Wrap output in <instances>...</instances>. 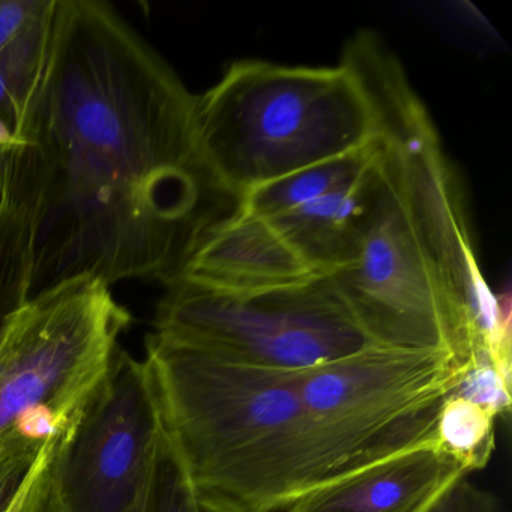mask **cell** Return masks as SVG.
Wrapping results in <instances>:
<instances>
[{"label":"cell","mask_w":512,"mask_h":512,"mask_svg":"<svg viewBox=\"0 0 512 512\" xmlns=\"http://www.w3.org/2000/svg\"><path fill=\"white\" fill-rule=\"evenodd\" d=\"M133 512H200L199 494L164 428Z\"/></svg>","instance_id":"cell-16"},{"label":"cell","mask_w":512,"mask_h":512,"mask_svg":"<svg viewBox=\"0 0 512 512\" xmlns=\"http://www.w3.org/2000/svg\"><path fill=\"white\" fill-rule=\"evenodd\" d=\"M2 155L4 154H0V163H2Z\"/></svg>","instance_id":"cell-21"},{"label":"cell","mask_w":512,"mask_h":512,"mask_svg":"<svg viewBox=\"0 0 512 512\" xmlns=\"http://www.w3.org/2000/svg\"><path fill=\"white\" fill-rule=\"evenodd\" d=\"M377 155L379 142L376 139L358 151L314 164L248 191L239 197L235 211L262 220L286 214L359 181L374 166Z\"/></svg>","instance_id":"cell-13"},{"label":"cell","mask_w":512,"mask_h":512,"mask_svg":"<svg viewBox=\"0 0 512 512\" xmlns=\"http://www.w3.org/2000/svg\"><path fill=\"white\" fill-rule=\"evenodd\" d=\"M376 166L377 160L359 181L347 187L269 218L278 235L316 277H331L352 262L373 205Z\"/></svg>","instance_id":"cell-11"},{"label":"cell","mask_w":512,"mask_h":512,"mask_svg":"<svg viewBox=\"0 0 512 512\" xmlns=\"http://www.w3.org/2000/svg\"><path fill=\"white\" fill-rule=\"evenodd\" d=\"M25 145H28V143H23L22 140L17 139L13 131L4 122L0 121V154H7V152L13 151V149Z\"/></svg>","instance_id":"cell-18"},{"label":"cell","mask_w":512,"mask_h":512,"mask_svg":"<svg viewBox=\"0 0 512 512\" xmlns=\"http://www.w3.org/2000/svg\"><path fill=\"white\" fill-rule=\"evenodd\" d=\"M203 160L239 197L314 164L371 145L376 112L352 68L238 61L196 97Z\"/></svg>","instance_id":"cell-4"},{"label":"cell","mask_w":512,"mask_h":512,"mask_svg":"<svg viewBox=\"0 0 512 512\" xmlns=\"http://www.w3.org/2000/svg\"><path fill=\"white\" fill-rule=\"evenodd\" d=\"M166 286L155 334L236 364L302 371L371 346L328 278L262 292Z\"/></svg>","instance_id":"cell-7"},{"label":"cell","mask_w":512,"mask_h":512,"mask_svg":"<svg viewBox=\"0 0 512 512\" xmlns=\"http://www.w3.org/2000/svg\"><path fill=\"white\" fill-rule=\"evenodd\" d=\"M109 284L80 274L37 293L0 337V451L64 439L130 325Z\"/></svg>","instance_id":"cell-5"},{"label":"cell","mask_w":512,"mask_h":512,"mask_svg":"<svg viewBox=\"0 0 512 512\" xmlns=\"http://www.w3.org/2000/svg\"><path fill=\"white\" fill-rule=\"evenodd\" d=\"M25 140L41 167L31 298L80 274L167 283L223 218L196 97L103 2L58 0Z\"/></svg>","instance_id":"cell-1"},{"label":"cell","mask_w":512,"mask_h":512,"mask_svg":"<svg viewBox=\"0 0 512 512\" xmlns=\"http://www.w3.org/2000/svg\"><path fill=\"white\" fill-rule=\"evenodd\" d=\"M460 374L446 353L376 344L298 371L334 479L436 440L440 409Z\"/></svg>","instance_id":"cell-6"},{"label":"cell","mask_w":512,"mask_h":512,"mask_svg":"<svg viewBox=\"0 0 512 512\" xmlns=\"http://www.w3.org/2000/svg\"><path fill=\"white\" fill-rule=\"evenodd\" d=\"M428 512H505L496 493L464 476Z\"/></svg>","instance_id":"cell-17"},{"label":"cell","mask_w":512,"mask_h":512,"mask_svg":"<svg viewBox=\"0 0 512 512\" xmlns=\"http://www.w3.org/2000/svg\"><path fill=\"white\" fill-rule=\"evenodd\" d=\"M58 0H43L31 22L0 46V121L23 143L52 46Z\"/></svg>","instance_id":"cell-12"},{"label":"cell","mask_w":512,"mask_h":512,"mask_svg":"<svg viewBox=\"0 0 512 512\" xmlns=\"http://www.w3.org/2000/svg\"><path fill=\"white\" fill-rule=\"evenodd\" d=\"M200 512H250L230 503L221 502V500L205 499L199 497Z\"/></svg>","instance_id":"cell-19"},{"label":"cell","mask_w":512,"mask_h":512,"mask_svg":"<svg viewBox=\"0 0 512 512\" xmlns=\"http://www.w3.org/2000/svg\"><path fill=\"white\" fill-rule=\"evenodd\" d=\"M379 124L376 193L355 256L328 278L371 344L443 352L461 373L511 349V307L473 250L463 194L398 59L370 32L347 41Z\"/></svg>","instance_id":"cell-2"},{"label":"cell","mask_w":512,"mask_h":512,"mask_svg":"<svg viewBox=\"0 0 512 512\" xmlns=\"http://www.w3.org/2000/svg\"><path fill=\"white\" fill-rule=\"evenodd\" d=\"M34 268V229L14 215H0V337L31 299Z\"/></svg>","instance_id":"cell-15"},{"label":"cell","mask_w":512,"mask_h":512,"mask_svg":"<svg viewBox=\"0 0 512 512\" xmlns=\"http://www.w3.org/2000/svg\"><path fill=\"white\" fill-rule=\"evenodd\" d=\"M467 475L436 440L325 482L287 512H428Z\"/></svg>","instance_id":"cell-9"},{"label":"cell","mask_w":512,"mask_h":512,"mask_svg":"<svg viewBox=\"0 0 512 512\" xmlns=\"http://www.w3.org/2000/svg\"><path fill=\"white\" fill-rule=\"evenodd\" d=\"M176 277L226 292H262L320 278L268 220L236 211L203 232Z\"/></svg>","instance_id":"cell-10"},{"label":"cell","mask_w":512,"mask_h":512,"mask_svg":"<svg viewBox=\"0 0 512 512\" xmlns=\"http://www.w3.org/2000/svg\"><path fill=\"white\" fill-rule=\"evenodd\" d=\"M497 419L484 407L448 394L437 418L436 443L470 475L493 455Z\"/></svg>","instance_id":"cell-14"},{"label":"cell","mask_w":512,"mask_h":512,"mask_svg":"<svg viewBox=\"0 0 512 512\" xmlns=\"http://www.w3.org/2000/svg\"><path fill=\"white\" fill-rule=\"evenodd\" d=\"M146 353L164 431L199 497L275 512L334 479L298 371L236 364L155 332Z\"/></svg>","instance_id":"cell-3"},{"label":"cell","mask_w":512,"mask_h":512,"mask_svg":"<svg viewBox=\"0 0 512 512\" xmlns=\"http://www.w3.org/2000/svg\"><path fill=\"white\" fill-rule=\"evenodd\" d=\"M20 512H43V509H25V511Z\"/></svg>","instance_id":"cell-20"},{"label":"cell","mask_w":512,"mask_h":512,"mask_svg":"<svg viewBox=\"0 0 512 512\" xmlns=\"http://www.w3.org/2000/svg\"><path fill=\"white\" fill-rule=\"evenodd\" d=\"M161 436L148 364L119 349L59 443L43 512H133Z\"/></svg>","instance_id":"cell-8"}]
</instances>
